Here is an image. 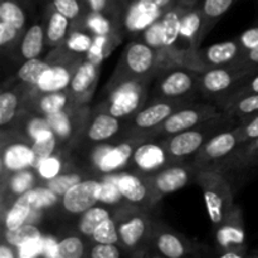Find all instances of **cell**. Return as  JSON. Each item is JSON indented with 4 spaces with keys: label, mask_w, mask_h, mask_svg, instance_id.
Instances as JSON below:
<instances>
[{
    "label": "cell",
    "mask_w": 258,
    "mask_h": 258,
    "mask_svg": "<svg viewBox=\"0 0 258 258\" xmlns=\"http://www.w3.org/2000/svg\"><path fill=\"white\" fill-rule=\"evenodd\" d=\"M252 73L254 72L237 64L201 71L198 85L199 95L203 100L212 101L222 108L227 100L233 95L239 82Z\"/></svg>",
    "instance_id": "52a82bcc"
},
{
    "label": "cell",
    "mask_w": 258,
    "mask_h": 258,
    "mask_svg": "<svg viewBox=\"0 0 258 258\" xmlns=\"http://www.w3.org/2000/svg\"><path fill=\"white\" fill-rule=\"evenodd\" d=\"M19 257L17 247L12 246L8 241L2 238V244H0V258H15Z\"/></svg>",
    "instance_id": "f5cc1de1"
},
{
    "label": "cell",
    "mask_w": 258,
    "mask_h": 258,
    "mask_svg": "<svg viewBox=\"0 0 258 258\" xmlns=\"http://www.w3.org/2000/svg\"><path fill=\"white\" fill-rule=\"evenodd\" d=\"M223 110L238 118L239 122L247 120L258 113V92L248 93L231 100L223 106Z\"/></svg>",
    "instance_id": "74e56055"
},
{
    "label": "cell",
    "mask_w": 258,
    "mask_h": 258,
    "mask_svg": "<svg viewBox=\"0 0 258 258\" xmlns=\"http://www.w3.org/2000/svg\"><path fill=\"white\" fill-rule=\"evenodd\" d=\"M151 82L153 80L126 83L107 93L105 100L98 103L97 107L115 117L127 120L148 102Z\"/></svg>",
    "instance_id": "8fae6325"
},
{
    "label": "cell",
    "mask_w": 258,
    "mask_h": 258,
    "mask_svg": "<svg viewBox=\"0 0 258 258\" xmlns=\"http://www.w3.org/2000/svg\"><path fill=\"white\" fill-rule=\"evenodd\" d=\"M238 0H201L198 8L202 13V29L199 35V44L203 43L207 35L216 27L217 23L226 15Z\"/></svg>",
    "instance_id": "4dcf8cb0"
},
{
    "label": "cell",
    "mask_w": 258,
    "mask_h": 258,
    "mask_svg": "<svg viewBox=\"0 0 258 258\" xmlns=\"http://www.w3.org/2000/svg\"><path fill=\"white\" fill-rule=\"evenodd\" d=\"M38 237H42V232L32 223H24L19 228L13 229V231H3V238L17 248L24 244L25 242L38 238Z\"/></svg>",
    "instance_id": "7bdbcfd3"
},
{
    "label": "cell",
    "mask_w": 258,
    "mask_h": 258,
    "mask_svg": "<svg viewBox=\"0 0 258 258\" xmlns=\"http://www.w3.org/2000/svg\"><path fill=\"white\" fill-rule=\"evenodd\" d=\"M239 125L238 118L224 111L221 115L212 117L194 127L175 134L163 140L166 151L174 163L190 161L199 149L211 138L227 128Z\"/></svg>",
    "instance_id": "3957f363"
},
{
    "label": "cell",
    "mask_w": 258,
    "mask_h": 258,
    "mask_svg": "<svg viewBox=\"0 0 258 258\" xmlns=\"http://www.w3.org/2000/svg\"><path fill=\"white\" fill-rule=\"evenodd\" d=\"M95 37L91 30L88 29H71L64 45L77 54H88L95 43Z\"/></svg>",
    "instance_id": "60d3db41"
},
{
    "label": "cell",
    "mask_w": 258,
    "mask_h": 258,
    "mask_svg": "<svg viewBox=\"0 0 258 258\" xmlns=\"http://www.w3.org/2000/svg\"><path fill=\"white\" fill-rule=\"evenodd\" d=\"M43 22H44L47 47L53 49L64 44L72 28L71 20L58 12L55 8H53L49 3H45Z\"/></svg>",
    "instance_id": "f546056e"
},
{
    "label": "cell",
    "mask_w": 258,
    "mask_h": 258,
    "mask_svg": "<svg viewBox=\"0 0 258 258\" xmlns=\"http://www.w3.org/2000/svg\"><path fill=\"white\" fill-rule=\"evenodd\" d=\"M27 7L23 0H0V48L3 55L14 59L27 25Z\"/></svg>",
    "instance_id": "30bf717a"
},
{
    "label": "cell",
    "mask_w": 258,
    "mask_h": 258,
    "mask_svg": "<svg viewBox=\"0 0 258 258\" xmlns=\"http://www.w3.org/2000/svg\"><path fill=\"white\" fill-rule=\"evenodd\" d=\"M199 2H201V0H178V4L180 5V7L186 8V9H190V8L197 7Z\"/></svg>",
    "instance_id": "db71d44e"
},
{
    "label": "cell",
    "mask_w": 258,
    "mask_h": 258,
    "mask_svg": "<svg viewBox=\"0 0 258 258\" xmlns=\"http://www.w3.org/2000/svg\"><path fill=\"white\" fill-rule=\"evenodd\" d=\"M113 219L117 227L118 244L126 256L149 257L156 222V219L151 218L150 212L123 202L115 207Z\"/></svg>",
    "instance_id": "7a4b0ae2"
},
{
    "label": "cell",
    "mask_w": 258,
    "mask_h": 258,
    "mask_svg": "<svg viewBox=\"0 0 258 258\" xmlns=\"http://www.w3.org/2000/svg\"><path fill=\"white\" fill-rule=\"evenodd\" d=\"M236 39L238 40L239 45H241L242 52H243V57L248 52L256 49V48H258V23L257 25L249 28V29H247L246 32L239 34Z\"/></svg>",
    "instance_id": "681fc988"
},
{
    "label": "cell",
    "mask_w": 258,
    "mask_h": 258,
    "mask_svg": "<svg viewBox=\"0 0 258 258\" xmlns=\"http://www.w3.org/2000/svg\"><path fill=\"white\" fill-rule=\"evenodd\" d=\"M186 103L189 102L168 100L148 101L138 112L126 120L122 140H130V139L145 140V136L150 131L155 130L171 113Z\"/></svg>",
    "instance_id": "9c48e42d"
},
{
    "label": "cell",
    "mask_w": 258,
    "mask_h": 258,
    "mask_svg": "<svg viewBox=\"0 0 258 258\" xmlns=\"http://www.w3.org/2000/svg\"><path fill=\"white\" fill-rule=\"evenodd\" d=\"M178 5V0H135L126 8L122 19V34L123 32L140 34Z\"/></svg>",
    "instance_id": "ac0fdd59"
},
{
    "label": "cell",
    "mask_w": 258,
    "mask_h": 258,
    "mask_svg": "<svg viewBox=\"0 0 258 258\" xmlns=\"http://www.w3.org/2000/svg\"><path fill=\"white\" fill-rule=\"evenodd\" d=\"M256 92H258V71L257 72L252 73V75L247 76L246 78H243V80L239 82V85L237 86V88L234 90L233 95L227 100V102H229V101L234 100V98L237 97H241V96L248 95V93H256ZM226 103H224V105H226ZM223 106H222V108H223Z\"/></svg>",
    "instance_id": "c3c4849f"
},
{
    "label": "cell",
    "mask_w": 258,
    "mask_h": 258,
    "mask_svg": "<svg viewBox=\"0 0 258 258\" xmlns=\"http://www.w3.org/2000/svg\"><path fill=\"white\" fill-rule=\"evenodd\" d=\"M113 211H115V207L112 206H107L103 203H101V206L96 204L95 207L87 209L85 213H82L76 219L75 229L78 233L90 239L98 224L102 223L105 219L112 218Z\"/></svg>",
    "instance_id": "d6a6232c"
},
{
    "label": "cell",
    "mask_w": 258,
    "mask_h": 258,
    "mask_svg": "<svg viewBox=\"0 0 258 258\" xmlns=\"http://www.w3.org/2000/svg\"><path fill=\"white\" fill-rule=\"evenodd\" d=\"M258 168V138L251 141L241 144L231 155L219 164H217L214 168L216 170L226 174L227 176L232 174L242 176L248 171ZM208 169V168H207Z\"/></svg>",
    "instance_id": "4316f807"
},
{
    "label": "cell",
    "mask_w": 258,
    "mask_h": 258,
    "mask_svg": "<svg viewBox=\"0 0 258 258\" xmlns=\"http://www.w3.org/2000/svg\"><path fill=\"white\" fill-rule=\"evenodd\" d=\"M199 72L180 63L163 67L151 82L148 101H197L201 97Z\"/></svg>",
    "instance_id": "277c9868"
},
{
    "label": "cell",
    "mask_w": 258,
    "mask_h": 258,
    "mask_svg": "<svg viewBox=\"0 0 258 258\" xmlns=\"http://www.w3.org/2000/svg\"><path fill=\"white\" fill-rule=\"evenodd\" d=\"M118 189L123 202L143 211L151 212L161 199L155 194L148 176L134 170L118 173Z\"/></svg>",
    "instance_id": "ffe728a7"
},
{
    "label": "cell",
    "mask_w": 258,
    "mask_h": 258,
    "mask_svg": "<svg viewBox=\"0 0 258 258\" xmlns=\"http://www.w3.org/2000/svg\"><path fill=\"white\" fill-rule=\"evenodd\" d=\"M40 183L42 180L34 168L15 171L2 178V216L20 196Z\"/></svg>",
    "instance_id": "484cf974"
},
{
    "label": "cell",
    "mask_w": 258,
    "mask_h": 258,
    "mask_svg": "<svg viewBox=\"0 0 258 258\" xmlns=\"http://www.w3.org/2000/svg\"><path fill=\"white\" fill-rule=\"evenodd\" d=\"M33 88L13 77L3 85L0 93V126L2 131L12 130L18 116L22 112L23 101Z\"/></svg>",
    "instance_id": "d4e9b609"
},
{
    "label": "cell",
    "mask_w": 258,
    "mask_h": 258,
    "mask_svg": "<svg viewBox=\"0 0 258 258\" xmlns=\"http://www.w3.org/2000/svg\"><path fill=\"white\" fill-rule=\"evenodd\" d=\"M50 67H52V63L48 60L47 57L33 58V59H28L20 64L19 70L17 71L14 77L22 83H24L25 86H28V87L35 88L40 77Z\"/></svg>",
    "instance_id": "d590c367"
},
{
    "label": "cell",
    "mask_w": 258,
    "mask_h": 258,
    "mask_svg": "<svg viewBox=\"0 0 258 258\" xmlns=\"http://www.w3.org/2000/svg\"><path fill=\"white\" fill-rule=\"evenodd\" d=\"M134 2H135V0H121V3H122V4L125 5L126 8H127L128 5H130L131 3H134Z\"/></svg>",
    "instance_id": "11a10c76"
},
{
    "label": "cell",
    "mask_w": 258,
    "mask_h": 258,
    "mask_svg": "<svg viewBox=\"0 0 258 258\" xmlns=\"http://www.w3.org/2000/svg\"><path fill=\"white\" fill-rule=\"evenodd\" d=\"M161 59V53L143 39L138 38L131 40L123 48L115 71L106 83L105 92H112L126 83L154 80L163 68Z\"/></svg>",
    "instance_id": "6da1fadb"
},
{
    "label": "cell",
    "mask_w": 258,
    "mask_h": 258,
    "mask_svg": "<svg viewBox=\"0 0 258 258\" xmlns=\"http://www.w3.org/2000/svg\"><path fill=\"white\" fill-rule=\"evenodd\" d=\"M197 169L189 161L173 163L161 170L148 176L156 196L160 199L174 191L181 190L190 181H193Z\"/></svg>",
    "instance_id": "44dd1931"
},
{
    "label": "cell",
    "mask_w": 258,
    "mask_h": 258,
    "mask_svg": "<svg viewBox=\"0 0 258 258\" xmlns=\"http://www.w3.org/2000/svg\"><path fill=\"white\" fill-rule=\"evenodd\" d=\"M85 2L91 13L101 14L110 19L122 35V19L126 7L121 3V0H85Z\"/></svg>",
    "instance_id": "8d00e7d4"
},
{
    "label": "cell",
    "mask_w": 258,
    "mask_h": 258,
    "mask_svg": "<svg viewBox=\"0 0 258 258\" xmlns=\"http://www.w3.org/2000/svg\"><path fill=\"white\" fill-rule=\"evenodd\" d=\"M223 112V108L212 101H191L171 113L155 130L150 131L145 136V140H165Z\"/></svg>",
    "instance_id": "8992f818"
},
{
    "label": "cell",
    "mask_w": 258,
    "mask_h": 258,
    "mask_svg": "<svg viewBox=\"0 0 258 258\" xmlns=\"http://www.w3.org/2000/svg\"><path fill=\"white\" fill-rule=\"evenodd\" d=\"M140 141L143 140L130 139V140L113 143L110 150L103 155L100 164H98V176L102 178L103 175H108V174H118L122 173V171H127L130 169L134 150Z\"/></svg>",
    "instance_id": "83f0119b"
},
{
    "label": "cell",
    "mask_w": 258,
    "mask_h": 258,
    "mask_svg": "<svg viewBox=\"0 0 258 258\" xmlns=\"http://www.w3.org/2000/svg\"><path fill=\"white\" fill-rule=\"evenodd\" d=\"M33 154H34V168L42 159L58 153V144L54 133L47 130L40 134L32 143Z\"/></svg>",
    "instance_id": "b9f144b4"
},
{
    "label": "cell",
    "mask_w": 258,
    "mask_h": 258,
    "mask_svg": "<svg viewBox=\"0 0 258 258\" xmlns=\"http://www.w3.org/2000/svg\"><path fill=\"white\" fill-rule=\"evenodd\" d=\"M34 169L42 181L50 180L59 174L70 171V166H68V161L64 153H55L53 155L42 159Z\"/></svg>",
    "instance_id": "f35d334b"
},
{
    "label": "cell",
    "mask_w": 258,
    "mask_h": 258,
    "mask_svg": "<svg viewBox=\"0 0 258 258\" xmlns=\"http://www.w3.org/2000/svg\"><path fill=\"white\" fill-rule=\"evenodd\" d=\"M239 143L244 144L258 138V113L243 120L238 125Z\"/></svg>",
    "instance_id": "7dc6e473"
},
{
    "label": "cell",
    "mask_w": 258,
    "mask_h": 258,
    "mask_svg": "<svg viewBox=\"0 0 258 258\" xmlns=\"http://www.w3.org/2000/svg\"><path fill=\"white\" fill-rule=\"evenodd\" d=\"M253 256H257V257H258V252H256V253H254V254H253Z\"/></svg>",
    "instance_id": "6f0895ef"
},
{
    "label": "cell",
    "mask_w": 258,
    "mask_h": 258,
    "mask_svg": "<svg viewBox=\"0 0 258 258\" xmlns=\"http://www.w3.org/2000/svg\"><path fill=\"white\" fill-rule=\"evenodd\" d=\"M102 193V179L98 176H86L68 189L59 198L54 211L55 216L76 218L100 203Z\"/></svg>",
    "instance_id": "7c38bea8"
},
{
    "label": "cell",
    "mask_w": 258,
    "mask_h": 258,
    "mask_svg": "<svg viewBox=\"0 0 258 258\" xmlns=\"http://www.w3.org/2000/svg\"><path fill=\"white\" fill-rule=\"evenodd\" d=\"M53 8L71 20V29H87V19L91 14L85 0H45Z\"/></svg>",
    "instance_id": "836d02e7"
},
{
    "label": "cell",
    "mask_w": 258,
    "mask_h": 258,
    "mask_svg": "<svg viewBox=\"0 0 258 258\" xmlns=\"http://www.w3.org/2000/svg\"><path fill=\"white\" fill-rule=\"evenodd\" d=\"M237 66L246 68V70L251 71V72H257L258 71V48L251 50L247 53L243 58H241Z\"/></svg>",
    "instance_id": "816d5d0a"
},
{
    "label": "cell",
    "mask_w": 258,
    "mask_h": 258,
    "mask_svg": "<svg viewBox=\"0 0 258 258\" xmlns=\"http://www.w3.org/2000/svg\"><path fill=\"white\" fill-rule=\"evenodd\" d=\"M33 198L34 188L20 196L8 211L3 214V231H13L27 223L28 218L33 213Z\"/></svg>",
    "instance_id": "1f68e13d"
},
{
    "label": "cell",
    "mask_w": 258,
    "mask_h": 258,
    "mask_svg": "<svg viewBox=\"0 0 258 258\" xmlns=\"http://www.w3.org/2000/svg\"><path fill=\"white\" fill-rule=\"evenodd\" d=\"M257 2H258V0H257Z\"/></svg>",
    "instance_id": "680465c9"
},
{
    "label": "cell",
    "mask_w": 258,
    "mask_h": 258,
    "mask_svg": "<svg viewBox=\"0 0 258 258\" xmlns=\"http://www.w3.org/2000/svg\"><path fill=\"white\" fill-rule=\"evenodd\" d=\"M73 105L75 103H73L72 96L67 88L60 91H49V92L33 88L25 96L22 110L48 117Z\"/></svg>",
    "instance_id": "603a6c76"
},
{
    "label": "cell",
    "mask_w": 258,
    "mask_h": 258,
    "mask_svg": "<svg viewBox=\"0 0 258 258\" xmlns=\"http://www.w3.org/2000/svg\"><path fill=\"white\" fill-rule=\"evenodd\" d=\"M23 2H24L27 5H30V4H33V3H35V2H39V0H23Z\"/></svg>",
    "instance_id": "9f6ffc18"
},
{
    "label": "cell",
    "mask_w": 258,
    "mask_h": 258,
    "mask_svg": "<svg viewBox=\"0 0 258 258\" xmlns=\"http://www.w3.org/2000/svg\"><path fill=\"white\" fill-rule=\"evenodd\" d=\"M90 241L96 243H118V232L113 217L105 219L102 223L98 224Z\"/></svg>",
    "instance_id": "f6af8a7d"
},
{
    "label": "cell",
    "mask_w": 258,
    "mask_h": 258,
    "mask_svg": "<svg viewBox=\"0 0 258 258\" xmlns=\"http://www.w3.org/2000/svg\"><path fill=\"white\" fill-rule=\"evenodd\" d=\"M173 163L163 140H143L134 150L128 170L151 175Z\"/></svg>",
    "instance_id": "7402d4cb"
},
{
    "label": "cell",
    "mask_w": 258,
    "mask_h": 258,
    "mask_svg": "<svg viewBox=\"0 0 258 258\" xmlns=\"http://www.w3.org/2000/svg\"><path fill=\"white\" fill-rule=\"evenodd\" d=\"M43 247H44V238L38 237L30 241L25 242L20 247H18V253L20 257H35L43 253Z\"/></svg>",
    "instance_id": "f907efd6"
},
{
    "label": "cell",
    "mask_w": 258,
    "mask_h": 258,
    "mask_svg": "<svg viewBox=\"0 0 258 258\" xmlns=\"http://www.w3.org/2000/svg\"><path fill=\"white\" fill-rule=\"evenodd\" d=\"M86 176H95V175H91V174L85 173V171H81V170L66 171V173L59 174V175L50 179V180L42 181V184L44 186H47L49 190H52L53 193L57 194L58 197H62L68 189L72 188L75 184H77L78 181L85 179Z\"/></svg>",
    "instance_id": "ab89813d"
},
{
    "label": "cell",
    "mask_w": 258,
    "mask_h": 258,
    "mask_svg": "<svg viewBox=\"0 0 258 258\" xmlns=\"http://www.w3.org/2000/svg\"><path fill=\"white\" fill-rule=\"evenodd\" d=\"M126 256L118 243H96L90 241L87 258H120Z\"/></svg>",
    "instance_id": "bcb514c9"
},
{
    "label": "cell",
    "mask_w": 258,
    "mask_h": 258,
    "mask_svg": "<svg viewBox=\"0 0 258 258\" xmlns=\"http://www.w3.org/2000/svg\"><path fill=\"white\" fill-rule=\"evenodd\" d=\"M90 239L77 231L63 236L57 242V257L60 258H87Z\"/></svg>",
    "instance_id": "e575fe53"
},
{
    "label": "cell",
    "mask_w": 258,
    "mask_h": 258,
    "mask_svg": "<svg viewBox=\"0 0 258 258\" xmlns=\"http://www.w3.org/2000/svg\"><path fill=\"white\" fill-rule=\"evenodd\" d=\"M34 168L32 144L17 130L2 131V178Z\"/></svg>",
    "instance_id": "e0dca14e"
},
{
    "label": "cell",
    "mask_w": 258,
    "mask_h": 258,
    "mask_svg": "<svg viewBox=\"0 0 258 258\" xmlns=\"http://www.w3.org/2000/svg\"><path fill=\"white\" fill-rule=\"evenodd\" d=\"M243 57V52L238 40H226L216 43L208 48H197L193 52L184 54L180 59V64L194 70L203 71L208 68L226 67V66L237 64Z\"/></svg>",
    "instance_id": "4fadbf2b"
},
{
    "label": "cell",
    "mask_w": 258,
    "mask_h": 258,
    "mask_svg": "<svg viewBox=\"0 0 258 258\" xmlns=\"http://www.w3.org/2000/svg\"><path fill=\"white\" fill-rule=\"evenodd\" d=\"M217 228L218 256L221 258H243L248 256L246 244L242 209L234 206L233 211Z\"/></svg>",
    "instance_id": "2e32d148"
},
{
    "label": "cell",
    "mask_w": 258,
    "mask_h": 258,
    "mask_svg": "<svg viewBox=\"0 0 258 258\" xmlns=\"http://www.w3.org/2000/svg\"><path fill=\"white\" fill-rule=\"evenodd\" d=\"M193 181L202 188L212 223L219 226L236 206L233 184L226 174L209 168L197 170Z\"/></svg>",
    "instance_id": "5b68a950"
},
{
    "label": "cell",
    "mask_w": 258,
    "mask_h": 258,
    "mask_svg": "<svg viewBox=\"0 0 258 258\" xmlns=\"http://www.w3.org/2000/svg\"><path fill=\"white\" fill-rule=\"evenodd\" d=\"M101 62L92 59L88 55L83 58L71 78L70 91L75 105H88L98 82Z\"/></svg>",
    "instance_id": "cb8c5ba5"
},
{
    "label": "cell",
    "mask_w": 258,
    "mask_h": 258,
    "mask_svg": "<svg viewBox=\"0 0 258 258\" xmlns=\"http://www.w3.org/2000/svg\"><path fill=\"white\" fill-rule=\"evenodd\" d=\"M45 47H47V42H45L44 22L43 19L37 20L32 23L25 30L15 52L14 60L23 63L28 59L40 57Z\"/></svg>",
    "instance_id": "f1b7e54d"
},
{
    "label": "cell",
    "mask_w": 258,
    "mask_h": 258,
    "mask_svg": "<svg viewBox=\"0 0 258 258\" xmlns=\"http://www.w3.org/2000/svg\"><path fill=\"white\" fill-rule=\"evenodd\" d=\"M118 174H108L103 175L102 178V193H101V203L107 204V206L116 207L118 204L123 203L122 194L118 189L117 184Z\"/></svg>",
    "instance_id": "ee69618b"
},
{
    "label": "cell",
    "mask_w": 258,
    "mask_h": 258,
    "mask_svg": "<svg viewBox=\"0 0 258 258\" xmlns=\"http://www.w3.org/2000/svg\"><path fill=\"white\" fill-rule=\"evenodd\" d=\"M207 252L208 247L206 244L186 238L183 234L173 231L163 222H155L149 257H201Z\"/></svg>",
    "instance_id": "ba28073f"
},
{
    "label": "cell",
    "mask_w": 258,
    "mask_h": 258,
    "mask_svg": "<svg viewBox=\"0 0 258 258\" xmlns=\"http://www.w3.org/2000/svg\"><path fill=\"white\" fill-rule=\"evenodd\" d=\"M90 110L88 105H73L48 116L47 120L57 139L58 153L67 151L80 139Z\"/></svg>",
    "instance_id": "9a60e30c"
},
{
    "label": "cell",
    "mask_w": 258,
    "mask_h": 258,
    "mask_svg": "<svg viewBox=\"0 0 258 258\" xmlns=\"http://www.w3.org/2000/svg\"><path fill=\"white\" fill-rule=\"evenodd\" d=\"M125 125L126 120L115 117L95 106L91 107L82 134L75 144L82 143L96 145L103 143H118L122 141Z\"/></svg>",
    "instance_id": "5bb4252c"
},
{
    "label": "cell",
    "mask_w": 258,
    "mask_h": 258,
    "mask_svg": "<svg viewBox=\"0 0 258 258\" xmlns=\"http://www.w3.org/2000/svg\"><path fill=\"white\" fill-rule=\"evenodd\" d=\"M239 145L241 143H239L238 126L227 128L209 139L189 163L197 170L214 168L217 164L228 158Z\"/></svg>",
    "instance_id": "d6986e66"
}]
</instances>
